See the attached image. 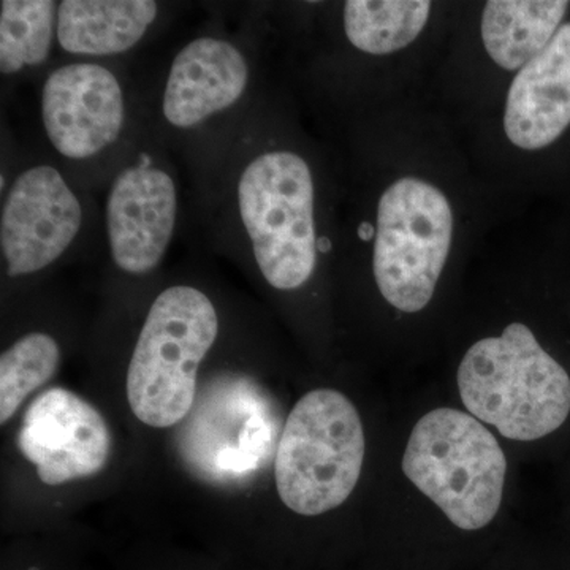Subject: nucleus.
Instances as JSON below:
<instances>
[{"instance_id": "obj_1", "label": "nucleus", "mask_w": 570, "mask_h": 570, "mask_svg": "<svg viewBox=\"0 0 570 570\" xmlns=\"http://www.w3.org/2000/svg\"><path fill=\"white\" fill-rule=\"evenodd\" d=\"M228 168L217 212L223 249L245 254L275 291H298L330 247L317 232L313 168L292 149L250 153L245 140Z\"/></svg>"}, {"instance_id": "obj_2", "label": "nucleus", "mask_w": 570, "mask_h": 570, "mask_svg": "<svg viewBox=\"0 0 570 570\" xmlns=\"http://www.w3.org/2000/svg\"><path fill=\"white\" fill-rule=\"evenodd\" d=\"M461 401L472 417L513 441H538L570 415V376L520 322L474 344L459 367Z\"/></svg>"}, {"instance_id": "obj_3", "label": "nucleus", "mask_w": 570, "mask_h": 570, "mask_svg": "<svg viewBox=\"0 0 570 570\" xmlns=\"http://www.w3.org/2000/svg\"><path fill=\"white\" fill-rule=\"evenodd\" d=\"M213 299L195 285L176 284L154 299L127 371V400L135 417L170 428L194 406L197 373L219 336Z\"/></svg>"}, {"instance_id": "obj_4", "label": "nucleus", "mask_w": 570, "mask_h": 570, "mask_svg": "<svg viewBox=\"0 0 570 570\" xmlns=\"http://www.w3.org/2000/svg\"><path fill=\"white\" fill-rule=\"evenodd\" d=\"M403 472L456 528L478 531L501 508L508 460L480 420L441 407L412 430Z\"/></svg>"}, {"instance_id": "obj_5", "label": "nucleus", "mask_w": 570, "mask_h": 570, "mask_svg": "<svg viewBox=\"0 0 570 570\" xmlns=\"http://www.w3.org/2000/svg\"><path fill=\"white\" fill-rule=\"evenodd\" d=\"M363 461L365 431L354 403L336 390H313L292 409L277 445L281 501L305 517L340 508L355 490Z\"/></svg>"}, {"instance_id": "obj_6", "label": "nucleus", "mask_w": 570, "mask_h": 570, "mask_svg": "<svg viewBox=\"0 0 570 570\" xmlns=\"http://www.w3.org/2000/svg\"><path fill=\"white\" fill-rule=\"evenodd\" d=\"M453 214L433 184L403 178L379 200L373 269L396 309L419 313L433 298L452 246Z\"/></svg>"}, {"instance_id": "obj_7", "label": "nucleus", "mask_w": 570, "mask_h": 570, "mask_svg": "<svg viewBox=\"0 0 570 570\" xmlns=\"http://www.w3.org/2000/svg\"><path fill=\"white\" fill-rule=\"evenodd\" d=\"M254 69L249 48L223 33H200L178 48L157 96L165 134L195 138L235 118L249 102Z\"/></svg>"}, {"instance_id": "obj_8", "label": "nucleus", "mask_w": 570, "mask_h": 570, "mask_svg": "<svg viewBox=\"0 0 570 570\" xmlns=\"http://www.w3.org/2000/svg\"><path fill=\"white\" fill-rule=\"evenodd\" d=\"M86 206L61 168L33 163L2 193L0 255L11 279L39 275L80 243Z\"/></svg>"}, {"instance_id": "obj_9", "label": "nucleus", "mask_w": 570, "mask_h": 570, "mask_svg": "<svg viewBox=\"0 0 570 570\" xmlns=\"http://www.w3.org/2000/svg\"><path fill=\"white\" fill-rule=\"evenodd\" d=\"M129 100L119 75L100 61H70L45 75L40 121L56 156L88 165L110 156L129 129Z\"/></svg>"}, {"instance_id": "obj_10", "label": "nucleus", "mask_w": 570, "mask_h": 570, "mask_svg": "<svg viewBox=\"0 0 570 570\" xmlns=\"http://www.w3.org/2000/svg\"><path fill=\"white\" fill-rule=\"evenodd\" d=\"M181 213L179 183L159 149L142 148L112 176L105 198V238L112 265L146 276L163 265Z\"/></svg>"}, {"instance_id": "obj_11", "label": "nucleus", "mask_w": 570, "mask_h": 570, "mask_svg": "<svg viewBox=\"0 0 570 570\" xmlns=\"http://www.w3.org/2000/svg\"><path fill=\"white\" fill-rule=\"evenodd\" d=\"M17 442L50 487L99 474L111 453L110 428L102 414L66 389L48 390L33 401Z\"/></svg>"}, {"instance_id": "obj_12", "label": "nucleus", "mask_w": 570, "mask_h": 570, "mask_svg": "<svg viewBox=\"0 0 570 570\" xmlns=\"http://www.w3.org/2000/svg\"><path fill=\"white\" fill-rule=\"evenodd\" d=\"M570 126V22L513 78L504 112L512 145L538 151Z\"/></svg>"}, {"instance_id": "obj_13", "label": "nucleus", "mask_w": 570, "mask_h": 570, "mask_svg": "<svg viewBox=\"0 0 570 570\" xmlns=\"http://www.w3.org/2000/svg\"><path fill=\"white\" fill-rule=\"evenodd\" d=\"M163 10L153 0H62L59 50L82 61L129 55L151 36Z\"/></svg>"}, {"instance_id": "obj_14", "label": "nucleus", "mask_w": 570, "mask_h": 570, "mask_svg": "<svg viewBox=\"0 0 570 570\" xmlns=\"http://www.w3.org/2000/svg\"><path fill=\"white\" fill-rule=\"evenodd\" d=\"M566 0H491L482 14V40L490 58L505 70H520L561 28Z\"/></svg>"}, {"instance_id": "obj_15", "label": "nucleus", "mask_w": 570, "mask_h": 570, "mask_svg": "<svg viewBox=\"0 0 570 570\" xmlns=\"http://www.w3.org/2000/svg\"><path fill=\"white\" fill-rule=\"evenodd\" d=\"M59 2L3 0L0 3V73L18 77L50 62L58 47Z\"/></svg>"}, {"instance_id": "obj_16", "label": "nucleus", "mask_w": 570, "mask_h": 570, "mask_svg": "<svg viewBox=\"0 0 570 570\" xmlns=\"http://www.w3.org/2000/svg\"><path fill=\"white\" fill-rule=\"evenodd\" d=\"M430 11L431 3L425 0H348L344 3V32L356 50L390 55L417 39Z\"/></svg>"}, {"instance_id": "obj_17", "label": "nucleus", "mask_w": 570, "mask_h": 570, "mask_svg": "<svg viewBox=\"0 0 570 570\" xmlns=\"http://www.w3.org/2000/svg\"><path fill=\"white\" fill-rule=\"evenodd\" d=\"M61 363L58 341L43 332L21 336L0 356V422L7 423L26 397L51 381Z\"/></svg>"}]
</instances>
